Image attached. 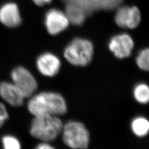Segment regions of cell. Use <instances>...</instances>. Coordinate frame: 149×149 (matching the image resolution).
Wrapping results in <instances>:
<instances>
[{"label": "cell", "mask_w": 149, "mask_h": 149, "mask_svg": "<svg viewBox=\"0 0 149 149\" xmlns=\"http://www.w3.org/2000/svg\"><path fill=\"white\" fill-rule=\"evenodd\" d=\"M136 63L140 69L148 71L149 67V50L148 48L144 49L139 52Z\"/></svg>", "instance_id": "9a60e30c"}, {"label": "cell", "mask_w": 149, "mask_h": 149, "mask_svg": "<svg viewBox=\"0 0 149 149\" xmlns=\"http://www.w3.org/2000/svg\"><path fill=\"white\" fill-rule=\"evenodd\" d=\"M0 22L9 28H16L21 24V16L16 3H7L0 8Z\"/></svg>", "instance_id": "30bf717a"}, {"label": "cell", "mask_w": 149, "mask_h": 149, "mask_svg": "<svg viewBox=\"0 0 149 149\" xmlns=\"http://www.w3.org/2000/svg\"><path fill=\"white\" fill-rule=\"evenodd\" d=\"M0 96L12 106H21L25 97L13 83L3 82L0 84Z\"/></svg>", "instance_id": "8fae6325"}, {"label": "cell", "mask_w": 149, "mask_h": 149, "mask_svg": "<svg viewBox=\"0 0 149 149\" xmlns=\"http://www.w3.org/2000/svg\"><path fill=\"white\" fill-rule=\"evenodd\" d=\"M134 46L133 39L127 34L115 36L109 43V50L118 59H124L130 56Z\"/></svg>", "instance_id": "8992f818"}, {"label": "cell", "mask_w": 149, "mask_h": 149, "mask_svg": "<svg viewBox=\"0 0 149 149\" xmlns=\"http://www.w3.org/2000/svg\"><path fill=\"white\" fill-rule=\"evenodd\" d=\"M134 96L136 101L141 104L147 103L149 100L148 86L144 83L139 84L134 89Z\"/></svg>", "instance_id": "5bb4252c"}, {"label": "cell", "mask_w": 149, "mask_h": 149, "mask_svg": "<svg viewBox=\"0 0 149 149\" xmlns=\"http://www.w3.org/2000/svg\"><path fill=\"white\" fill-rule=\"evenodd\" d=\"M131 128L132 132L136 136L144 137L149 132V121L147 119L143 117L135 118L131 123Z\"/></svg>", "instance_id": "4fadbf2b"}, {"label": "cell", "mask_w": 149, "mask_h": 149, "mask_svg": "<svg viewBox=\"0 0 149 149\" xmlns=\"http://www.w3.org/2000/svg\"><path fill=\"white\" fill-rule=\"evenodd\" d=\"M123 0H103L102 2L101 8L111 10L119 5Z\"/></svg>", "instance_id": "ac0fdd59"}, {"label": "cell", "mask_w": 149, "mask_h": 149, "mask_svg": "<svg viewBox=\"0 0 149 149\" xmlns=\"http://www.w3.org/2000/svg\"><path fill=\"white\" fill-rule=\"evenodd\" d=\"M87 13L83 8L80 6L68 3L66 8V16L69 21L76 26L81 25L85 19Z\"/></svg>", "instance_id": "7c38bea8"}, {"label": "cell", "mask_w": 149, "mask_h": 149, "mask_svg": "<svg viewBox=\"0 0 149 149\" xmlns=\"http://www.w3.org/2000/svg\"><path fill=\"white\" fill-rule=\"evenodd\" d=\"M11 77L13 84L25 98L31 97L37 89L36 79L29 71L23 67H17L13 70Z\"/></svg>", "instance_id": "5b68a950"}, {"label": "cell", "mask_w": 149, "mask_h": 149, "mask_svg": "<svg viewBox=\"0 0 149 149\" xmlns=\"http://www.w3.org/2000/svg\"><path fill=\"white\" fill-rule=\"evenodd\" d=\"M64 143L72 149H86L90 143V134L84 124L70 121L63 125L62 130Z\"/></svg>", "instance_id": "277c9868"}, {"label": "cell", "mask_w": 149, "mask_h": 149, "mask_svg": "<svg viewBox=\"0 0 149 149\" xmlns=\"http://www.w3.org/2000/svg\"><path fill=\"white\" fill-rule=\"evenodd\" d=\"M45 24L49 34L56 35L68 28L69 21L63 12L52 9L47 12L45 15Z\"/></svg>", "instance_id": "52a82bcc"}, {"label": "cell", "mask_w": 149, "mask_h": 149, "mask_svg": "<svg viewBox=\"0 0 149 149\" xmlns=\"http://www.w3.org/2000/svg\"><path fill=\"white\" fill-rule=\"evenodd\" d=\"M63 125L57 116H35L32 120L30 133L35 138L49 143L55 140L61 133Z\"/></svg>", "instance_id": "7a4b0ae2"}, {"label": "cell", "mask_w": 149, "mask_h": 149, "mask_svg": "<svg viewBox=\"0 0 149 149\" xmlns=\"http://www.w3.org/2000/svg\"><path fill=\"white\" fill-rule=\"evenodd\" d=\"M93 52V45L90 40L76 38L66 47L64 55L70 64L77 66H85L90 63Z\"/></svg>", "instance_id": "3957f363"}, {"label": "cell", "mask_w": 149, "mask_h": 149, "mask_svg": "<svg viewBox=\"0 0 149 149\" xmlns=\"http://www.w3.org/2000/svg\"><path fill=\"white\" fill-rule=\"evenodd\" d=\"M28 109L34 117L64 115L67 105L64 97L56 92H41L33 96L28 103Z\"/></svg>", "instance_id": "6da1fadb"}, {"label": "cell", "mask_w": 149, "mask_h": 149, "mask_svg": "<svg viewBox=\"0 0 149 149\" xmlns=\"http://www.w3.org/2000/svg\"><path fill=\"white\" fill-rule=\"evenodd\" d=\"M37 149H54V148L50 145V144H49V143L47 142H44L38 144L37 148Z\"/></svg>", "instance_id": "ffe728a7"}, {"label": "cell", "mask_w": 149, "mask_h": 149, "mask_svg": "<svg viewBox=\"0 0 149 149\" xmlns=\"http://www.w3.org/2000/svg\"><path fill=\"white\" fill-rule=\"evenodd\" d=\"M140 19V12L136 7H123L118 10L115 17L118 26L129 29L137 27Z\"/></svg>", "instance_id": "ba28073f"}, {"label": "cell", "mask_w": 149, "mask_h": 149, "mask_svg": "<svg viewBox=\"0 0 149 149\" xmlns=\"http://www.w3.org/2000/svg\"><path fill=\"white\" fill-rule=\"evenodd\" d=\"M67 3H72L80 6L84 10L87 14L91 13L92 12L98 9L97 7L90 0H64Z\"/></svg>", "instance_id": "2e32d148"}, {"label": "cell", "mask_w": 149, "mask_h": 149, "mask_svg": "<svg viewBox=\"0 0 149 149\" xmlns=\"http://www.w3.org/2000/svg\"><path fill=\"white\" fill-rule=\"evenodd\" d=\"M8 118V114L3 104L0 103V128Z\"/></svg>", "instance_id": "d6986e66"}, {"label": "cell", "mask_w": 149, "mask_h": 149, "mask_svg": "<svg viewBox=\"0 0 149 149\" xmlns=\"http://www.w3.org/2000/svg\"><path fill=\"white\" fill-rule=\"evenodd\" d=\"M38 6H43L50 3L52 0H33Z\"/></svg>", "instance_id": "44dd1931"}, {"label": "cell", "mask_w": 149, "mask_h": 149, "mask_svg": "<svg viewBox=\"0 0 149 149\" xmlns=\"http://www.w3.org/2000/svg\"><path fill=\"white\" fill-rule=\"evenodd\" d=\"M2 143L3 148L6 149H19L21 143L17 139L11 136L6 135L2 139Z\"/></svg>", "instance_id": "e0dca14e"}, {"label": "cell", "mask_w": 149, "mask_h": 149, "mask_svg": "<svg viewBox=\"0 0 149 149\" xmlns=\"http://www.w3.org/2000/svg\"><path fill=\"white\" fill-rule=\"evenodd\" d=\"M37 66L39 71L44 76L53 77L59 72L61 62L53 54L45 53L38 58Z\"/></svg>", "instance_id": "9c48e42d"}]
</instances>
